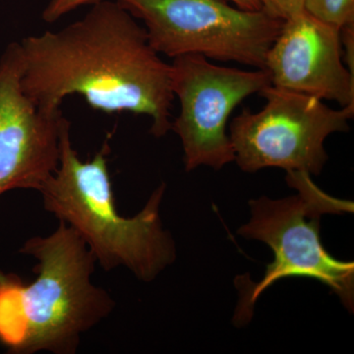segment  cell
<instances>
[{"label":"cell","mask_w":354,"mask_h":354,"mask_svg":"<svg viewBox=\"0 0 354 354\" xmlns=\"http://www.w3.org/2000/svg\"><path fill=\"white\" fill-rule=\"evenodd\" d=\"M19 44L21 86L39 108L58 111L65 97L77 94L106 113L149 116L157 138L171 130V64L115 0H102L82 19Z\"/></svg>","instance_id":"6da1fadb"},{"label":"cell","mask_w":354,"mask_h":354,"mask_svg":"<svg viewBox=\"0 0 354 354\" xmlns=\"http://www.w3.org/2000/svg\"><path fill=\"white\" fill-rule=\"evenodd\" d=\"M19 253L38 261L37 278L24 283L0 271V344L11 353H75L82 335L115 307L92 281L94 256L64 221L48 236L27 239Z\"/></svg>","instance_id":"7a4b0ae2"},{"label":"cell","mask_w":354,"mask_h":354,"mask_svg":"<svg viewBox=\"0 0 354 354\" xmlns=\"http://www.w3.org/2000/svg\"><path fill=\"white\" fill-rule=\"evenodd\" d=\"M109 152L106 140L92 160H81L67 120L59 165L39 191L44 208L80 235L104 271L124 267L139 281L150 283L176 259V243L160 214L167 185L160 184L136 216H121L109 171Z\"/></svg>","instance_id":"3957f363"},{"label":"cell","mask_w":354,"mask_h":354,"mask_svg":"<svg viewBox=\"0 0 354 354\" xmlns=\"http://www.w3.org/2000/svg\"><path fill=\"white\" fill-rule=\"evenodd\" d=\"M286 181L299 194L279 200H251L250 221L237 232L247 239L264 242L274 252V261L267 266L259 283L243 277L236 279L239 301L234 321L237 326L250 321L256 301L268 288L288 277L321 281L334 291L346 309L353 311L354 264L333 257L320 237L321 216L353 212V203L326 194L307 172L288 171Z\"/></svg>","instance_id":"277c9868"},{"label":"cell","mask_w":354,"mask_h":354,"mask_svg":"<svg viewBox=\"0 0 354 354\" xmlns=\"http://www.w3.org/2000/svg\"><path fill=\"white\" fill-rule=\"evenodd\" d=\"M145 25L149 41L169 57L199 55L266 69L285 21L228 0H115Z\"/></svg>","instance_id":"5b68a950"},{"label":"cell","mask_w":354,"mask_h":354,"mask_svg":"<svg viewBox=\"0 0 354 354\" xmlns=\"http://www.w3.org/2000/svg\"><path fill=\"white\" fill-rule=\"evenodd\" d=\"M260 95L263 109H244L230 123L239 167L246 172L279 167L318 176L328 160L324 142L332 133L348 131L354 106L334 109L314 95L272 85Z\"/></svg>","instance_id":"8992f818"},{"label":"cell","mask_w":354,"mask_h":354,"mask_svg":"<svg viewBox=\"0 0 354 354\" xmlns=\"http://www.w3.org/2000/svg\"><path fill=\"white\" fill-rule=\"evenodd\" d=\"M171 78L180 102L171 130L183 143L186 171L200 165L218 171L234 162L228 118L244 99L272 85L269 72L218 66L203 55H185L174 58Z\"/></svg>","instance_id":"52a82bcc"},{"label":"cell","mask_w":354,"mask_h":354,"mask_svg":"<svg viewBox=\"0 0 354 354\" xmlns=\"http://www.w3.org/2000/svg\"><path fill=\"white\" fill-rule=\"evenodd\" d=\"M19 43L0 57V197L14 189L39 191L59 165L60 137L66 118L25 94Z\"/></svg>","instance_id":"ba28073f"},{"label":"cell","mask_w":354,"mask_h":354,"mask_svg":"<svg viewBox=\"0 0 354 354\" xmlns=\"http://www.w3.org/2000/svg\"><path fill=\"white\" fill-rule=\"evenodd\" d=\"M342 58L341 29L304 10L283 23L266 70L272 86L354 106V74Z\"/></svg>","instance_id":"9c48e42d"},{"label":"cell","mask_w":354,"mask_h":354,"mask_svg":"<svg viewBox=\"0 0 354 354\" xmlns=\"http://www.w3.org/2000/svg\"><path fill=\"white\" fill-rule=\"evenodd\" d=\"M304 9L339 29L354 26V0H305Z\"/></svg>","instance_id":"30bf717a"},{"label":"cell","mask_w":354,"mask_h":354,"mask_svg":"<svg viewBox=\"0 0 354 354\" xmlns=\"http://www.w3.org/2000/svg\"><path fill=\"white\" fill-rule=\"evenodd\" d=\"M262 10L277 19L286 21L305 10V0H260Z\"/></svg>","instance_id":"8fae6325"},{"label":"cell","mask_w":354,"mask_h":354,"mask_svg":"<svg viewBox=\"0 0 354 354\" xmlns=\"http://www.w3.org/2000/svg\"><path fill=\"white\" fill-rule=\"evenodd\" d=\"M102 0H50L48 6L44 8L43 15L44 21L48 23H53L65 14L75 10L78 7L95 4Z\"/></svg>","instance_id":"7c38bea8"},{"label":"cell","mask_w":354,"mask_h":354,"mask_svg":"<svg viewBox=\"0 0 354 354\" xmlns=\"http://www.w3.org/2000/svg\"><path fill=\"white\" fill-rule=\"evenodd\" d=\"M234 2L236 7L246 11L262 10V4L260 0H228Z\"/></svg>","instance_id":"4fadbf2b"}]
</instances>
